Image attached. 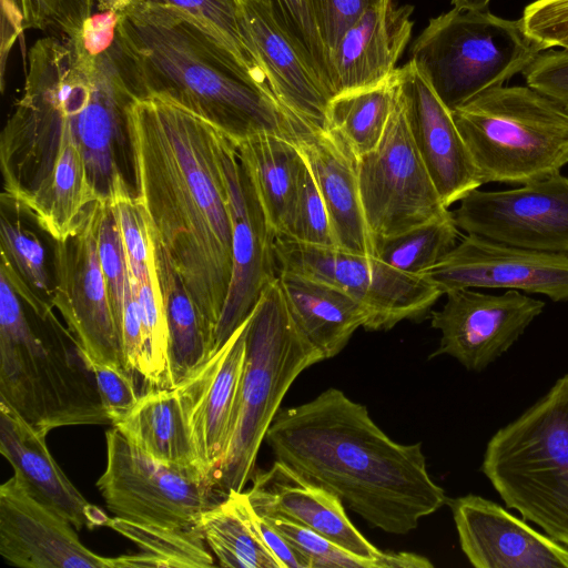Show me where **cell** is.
Masks as SVG:
<instances>
[{
  "label": "cell",
  "instance_id": "6da1fadb",
  "mask_svg": "<svg viewBox=\"0 0 568 568\" xmlns=\"http://www.w3.org/2000/svg\"><path fill=\"white\" fill-rule=\"evenodd\" d=\"M134 192L162 247L214 334L232 276L225 134L161 98L128 106Z\"/></svg>",
  "mask_w": 568,
  "mask_h": 568
},
{
  "label": "cell",
  "instance_id": "7a4b0ae2",
  "mask_svg": "<svg viewBox=\"0 0 568 568\" xmlns=\"http://www.w3.org/2000/svg\"><path fill=\"white\" fill-rule=\"evenodd\" d=\"M265 440L276 460L385 532L408 534L447 503L428 474L422 443L393 440L341 389L280 409Z\"/></svg>",
  "mask_w": 568,
  "mask_h": 568
},
{
  "label": "cell",
  "instance_id": "3957f363",
  "mask_svg": "<svg viewBox=\"0 0 568 568\" xmlns=\"http://www.w3.org/2000/svg\"><path fill=\"white\" fill-rule=\"evenodd\" d=\"M104 48L88 41L81 26L38 39L0 135L3 193L55 241L69 236L99 201L80 145L78 114Z\"/></svg>",
  "mask_w": 568,
  "mask_h": 568
},
{
  "label": "cell",
  "instance_id": "277c9868",
  "mask_svg": "<svg viewBox=\"0 0 568 568\" xmlns=\"http://www.w3.org/2000/svg\"><path fill=\"white\" fill-rule=\"evenodd\" d=\"M116 42L138 98L176 103L234 143L261 133L296 143L311 129L170 4L139 0L129 6L121 12Z\"/></svg>",
  "mask_w": 568,
  "mask_h": 568
},
{
  "label": "cell",
  "instance_id": "5b68a950",
  "mask_svg": "<svg viewBox=\"0 0 568 568\" xmlns=\"http://www.w3.org/2000/svg\"><path fill=\"white\" fill-rule=\"evenodd\" d=\"M0 400L44 435L63 426H112L77 339L53 313L30 318L2 273Z\"/></svg>",
  "mask_w": 568,
  "mask_h": 568
},
{
  "label": "cell",
  "instance_id": "8992f818",
  "mask_svg": "<svg viewBox=\"0 0 568 568\" xmlns=\"http://www.w3.org/2000/svg\"><path fill=\"white\" fill-rule=\"evenodd\" d=\"M322 361L297 327L277 276L250 314L244 367L215 490L225 496L244 490L284 396L302 372Z\"/></svg>",
  "mask_w": 568,
  "mask_h": 568
},
{
  "label": "cell",
  "instance_id": "52a82bcc",
  "mask_svg": "<svg viewBox=\"0 0 568 568\" xmlns=\"http://www.w3.org/2000/svg\"><path fill=\"white\" fill-rule=\"evenodd\" d=\"M481 471L507 508L568 546V374L491 436Z\"/></svg>",
  "mask_w": 568,
  "mask_h": 568
},
{
  "label": "cell",
  "instance_id": "ba28073f",
  "mask_svg": "<svg viewBox=\"0 0 568 568\" xmlns=\"http://www.w3.org/2000/svg\"><path fill=\"white\" fill-rule=\"evenodd\" d=\"M452 113L483 184L524 185L568 164V111L528 85L487 90Z\"/></svg>",
  "mask_w": 568,
  "mask_h": 568
},
{
  "label": "cell",
  "instance_id": "9c48e42d",
  "mask_svg": "<svg viewBox=\"0 0 568 568\" xmlns=\"http://www.w3.org/2000/svg\"><path fill=\"white\" fill-rule=\"evenodd\" d=\"M544 49L521 19L487 9L453 8L428 21L410 47L409 61L454 111L476 95L523 73Z\"/></svg>",
  "mask_w": 568,
  "mask_h": 568
},
{
  "label": "cell",
  "instance_id": "30bf717a",
  "mask_svg": "<svg viewBox=\"0 0 568 568\" xmlns=\"http://www.w3.org/2000/svg\"><path fill=\"white\" fill-rule=\"evenodd\" d=\"M280 271L329 284L359 301L369 311L366 331H387L404 320L429 311L443 293L424 276L399 271L375 255L302 243L277 235L274 242Z\"/></svg>",
  "mask_w": 568,
  "mask_h": 568
},
{
  "label": "cell",
  "instance_id": "8fae6325",
  "mask_svg": "<svg viewBox=\"0 0 568 568\" xmlns=\"http://www.w3.org/2000/svg\"><path fill=\"white\" fill-rule=\"evenodd\" d=\"M105 439L106 467L97 487L115 517L187 528L200 526L202 514L216 504L214 488L203 476L150 457L114 426Z\"/></svg>",
  "mask_w": 568,
  "mask_h": 568
},
{
  "label": "cell",
  "instance_id": "7c38bea8",
  "mask_svg": "<svg viewBox=\"0 0 568 568\" xmlns=\"http://www.w3.org/2000/svg\"><path fill=\"white\" fill-rule=\"evenodd\" d=\"M357 174L374 240L400 234L448 211L414 144L398 91L379 143L357 158Z\"/></svg>",
  "mask_w": 568,
  "mask_h": 568
},
{
  "label": "cell",
  "instance_id": "4fadbf2b",
  "mask_svg": "<svg viewBox=\"0 0 568 568\" xmlns=\"http://www.w3.org/2000/svg\"><path fill=\"white\" fill-rule=\"evenodd\" d=\"M99 220L100 201H95L69 236L53 240V306L91 366L130 369L100 263Z\"/></svg>",
  "mask_w": 568,
  "mask_h": 568
},
{
  "label": "cell",
  "instance_id": "5bb4252c",
  "mask_svg": "<svg viewBox=\"0 0 568 568\" xmlns=\"http://www.w3.org/2000/svg\"><path fill=\"white\" fill-rule=\"evenodd\" d=\"M452 213L467 234L568 254V176L560 172L511 190H473Z\"/></svg>",
  "mask_w": 568,
  "mask_h": 568
},
{
  "label": "cell",
  "instance_id": "9a60e30c",
  "mask_svg": "<svg viewBox=\"0 0 568 568\" xmlns=\"http://www.w3.org/2000/svg\"><path fill=\"white\" fill-rule=\"evenodd\" d=\"M223 168L232 221V276L215 332V351L248 317L278 276L272 230L233 141L225 136Z\"/></svg>",
  "mask_w": 568,
  "mask_h": 568
},
{
  "label": "cell",
  "instance_id": "2e32d148",
  "mask_svg": "<svg viewBox=\"0 0 568 568\" xmlns=\"http://www.w3.org/2000/svg\"><path fill=\"white\" fill-rule=\"evenodd\" d=\"M445 295L443 307L430 312V325L442 334L432 357L452 356L474 372L506 353L545 307L544 301L516 290L493 295L458 288Z\"/></svg>",
  "mask_w": 568,
  "mask_h": 568
},
{
  "label": "cell",
  "instance_id": "e0dca14e",
  "mask_svg": "<svg viewBox=\"0 0 568 568\" xmlns=\"http://www.w3.org/2000/svg\"><path fill=\"white\" fill-rule=\"evenodd\" d=\"M423 276L443 295L458 288H506L568 301V254L527 250L467 234Z\"/></svg>",
  "mask_w": 568,
  "mask_h": 568
},
{
  "label": "cell",
  "instance_id": "ac0fdd59",
  "mask_svg": "<svg viewBox=\"0 0 568 568\" xmlns=\"http://www.w3.org/2000/svg\"><path fill=\"white\" fill-rule=\"evenodd\" d=\"M64 516L33 497L13 474L0 486V555L20 568H112L88 549Z\"/></svg>",
  "mask_w": 568,
  "mask_h": 568
},
{
  "label": "cell",
  "instance_id": "d6986e66",
  "mask_svg": "<svg viewBox=\"0 0 568 568\" xmlns=\"http://www.w3.org/2000/svg\"><path fill=\"white\" fill-rule=\"evenodd\" d=\"M459 545L476 568H568V546L481 496L447 498Z\"/></svg>",
  "mask_w": 568,
  "mask_h": 568
},
{
  "label": "cell",
  "instance_id": "ffe728a7",
  "mask_svg": "<svg viewBox=\"0 0 568 568\" xmlns=\"http://www.w3.org/2000/svg\"><path fill=\"white\" fill-rule=\"evenodd\" d=\"M398 93L414 144L446 207L483 185L452 111L408 61L396 68Z\"/></svg>",
  "mask_w": 568,
  "mask_h": 568
},
{
  "label": "cell",
  "instance_id": "44dd1931",
  "mask_svg": "<svg viewBox=\"0 0 568 568\" xmlns=\"http://www.w3.org/2000/svg\"><path fill=\"white\" fill-rule=\"evenodd\" d=\"M248 320L250 315L206 362L173 387L213 488L229 442L245 361Z\"/></svg>",
  "mask_w": 568,
  "mask_h": 568
},
{
  "label": "cell",
  "instance_id": "7402d4cb",
  "mask_svg": "<svg viewBox=\"0 0 568 568\" xmlns=\"http://www.w3.org/2000/svg\"><path fill=\"white\" fill-rule=\"evenodd\" d=\"M252 480L245 493L257 514L288 519L362 557L385 556L353 525L336 495L283 463L275 460L270 469L255 473Z\"/></svg>",
  "mask_w": 568,
  "mask_h": 568
},
{
  "label": "cell",
  "instance_id": "603a6c76",
  "mask_svg": "<svg viewBox=\"0 0 568 568\" xmlns=\"http://www.w3.org/2000/svg\"><path fill=\"white\" fill-rule=\"evenodd\" d=\"M413 11L383 0L345 31L329 57L333 97L377 85L394 73L412 34Z\"/></svg>",
  "mask_w": 568,
  "mask_h": 568
},
{
  "label": "cell",
  "instance_id": "cb8c5ba5",
  "mask_svg": "<svg viewBox=\"0 0 568 568\" xmlns=\"http://www.w3.org/2000/svg\"><path fill=\"white\" fill-rule=\"evenodd\" d=\"M296 145L325 203L336 247L375 255V242L361 201L357 156L349 145L329 129H308Z\"/></svg>",
  "mask_w": 568,
  "mask_h": 568
},
{
  "label": "cell",
  "instance_id": "d4e9b609",
  "mask_svg": "<svg viewBox=\"0 0 568 568\" xmlns=\"http://www.w3.org/2000/svg\"><path fill=\"white\" fill-rule=\"evenodd\" d=\"M44 434L0 400V453L28 491L80 530L106 526L109 517L89 504L50 454Z\"/></svg>",
  "mask_w": 568,
  "mask_h": 568
},
{
  "label": "cell",
  "instance_id": "484cf974",
  "mask_svg": "<svg viewBox=\"0 0 568 568\" xmlns=\"http://www.w3.org/2000/svg\"><path fill=\"white\" fill-rule=\"evenodd\" d=\"M240 1L275 98L311 129H326L331 97L324 84L263 4Z\"/></svg>",
  "mask_w": 568,
  "mask_h": 568
},
{
  "label": "cell",
  "instance_id": "4316f807",
  "mask_svg": "<svg viewBox=\"0 0 568 568\" xmlns=\"http://www.w3.org/2000/svg\"><path fill=\"white\" fill-rule=\"evenodd\" d=\"M278 278L291 314L323 361L338 355L371 314L349 294L300 274L280 271Z\"/></svg>",
  "mask_w": 568,
  "mask_h": 568
},
{
  "label": "cell",
  "instance_id": "83f0119b",
  "mask_svg": "<svg viewBox=\"0 0 568 568\" xmlns=\"http://www.w3.org/2000/svg\"><path fill=\"white\" fill-rule=\"evenodd\" d=\"M145 219L168 323V383L170 387H174L215 352V334L202 317L146 215Z\"/></svg>",
  "mask_w": 568,
  "mask_h": 568
},
{
  "label": "cell",
  "instance_id": "f1b7e54d",
  "mask_svg": "<svg viewBox=\"0 0 568 568\" xmlns=\"http://www.w3.org/2000/svg\"><path fill=\"white\" fill-rule=\"evenodd\" d=\"M112 426L150 457L199 474L207 480L173 387L150 388Z\"/></svg>",
  "mask_w": 568,
  "mask_h": 568
},
{
  "label": "cell",
  "instance_id": "f546056e",
  "mask_svg": "<svg viewBox=\"0 0 568 568\" xmlns=\"http://www.w3.org/2000/svg\"><path fill=\"white\" fill-rule=\"evenodd\" d=\"M234 144L272 230L276 235L282 234L305 163L301 150L294 141L272 133L256 134Z\"/></svg>",
  "mask_w": 568,
  "mask_h": 568
},
{
  "label": "cell",
  "instance_id": "4dcf8cb0",
  "mask_svg": "<svg viewBox=\"0 0 568 568\" xmlns=\"http://www.w3.org/2000/svg\"><path fill=\"white\" fill-rule=\"evenodd\" d=\"M19 203L2 192L0 273L33 314L47 318L54 308L47 252L40 236L19 216Z\"/></svg>",
  "mask_w": 568,
  "mask_h": 568
},
{
  "label": "cell",
  "instance_id": "1f68e13d",
  "mask_svg": "<svg viewBox=\"0 0 568 568\" xmlns=\"http://www.w3.org/2000/svg\"><path fill=\"white\" fill-rule=\"evenodd\" d=\"M200 527L220 566L281 568L258 535L245 490L231 491L206 509Z\"/></svg>",
  "mask_w": 568,
  "mask_h": 568
},
{
  "label": "cell",
  "instance_id": "d6a6232c",
  "mask_svg": "<svg viewBox=\"0 0 568 568\" xmlns=\"http://www.w3.org/2000/svg\"><path fill=\"white\" fill-rule=\"evenodd\" d=\"M106 526L133 541L140 552L111 558L112 568H206L214 565L200 526L173 528L109 518Z\"/></svg>",
  "mask_w": 568,
  "mask_h": 568
},
{
  "label": "cell",
  "instance_id": "836d02e7",
  "mask_svg": "<svg viewBox=\"0 0 568 568\" xmlns=\"http://www.w3.org/2000/svg\"><path fill=\"white\" fill-rule=\"evenodd\" d=\"M145 1L176 8L235 60L257 87L275 97L240 0Z\"/></svg>",
  "mask_w": 568,
  "mask_h": 568
},
{
  "label": "cell",
  "instance_id": "e575fe53",
  "mask_svg": "<svg viewBox=\"0 0 568 568\" xmlns=\"http://www.w3.org/2000/svg\"><path fill=\"white\" fill-rule=\"evenodd\" d=\"M398 91L396 70L384 82L344 92L329 100L326 129L336 132L358 158L377 146Z\"/></svg>",
  "mask_w": 568,
  "mask_h": 568
},
{
  "label": "cell",
  "instance_id": "d590c367",
  "mask_svg": "<svg viewBox=\"0 0 568 568\" xmlns=\"http://www.w3.org/2000/svg\"><path fill=\"white\" fill-rule=\"evenodd\" d=\"M458 230L448 210L400 234L375 239V256L399 271L423 276L454 248Z\"/></svg>",
  "mask_w": 568,
  "mask_h": 568
},
{
  "label": "cell",
  "instance_id": "8d00e7d4",
  "mask_svg": "<svg viewBox=\"0 0 568 568\" xmlns=\"http://www.w3.org/2000/svg\"><path fill=\"white\" fill-rule=\"evenodd\" d=\"M260 515V514H258ZM263 516V515H261ZM310 562V568H429L428 558L414 552L386 551L381 559L355 555L328 538L288 519L263 516Z\"/></svg>",
  "mask_w": 568,
  "mask_h": 568
},
{
  "label": "cell",
  "instance_id": "74e56055",
  "mask_svg": "<svg viewBox=\"0 0 568 568\" xmlns=\"http://www.w3.org/2000/svg\"><path fill=\"white\" fill-rule=\"evenodd\" d=\"M263 4L333 98L328 60L306 0H251Z\"/></svg>",
  "mask_w": 568,
  "mask_h": 568
},
{
  "label": "cell",
  "instance_id": "f35d334b",
  "mask_svg": "<svg viewBox=\"0 0 568 568\" xmlns=\"http://www.w3.org/2000/svg\"><path fill=\"white\" fill-rule=\"evenodd\" d=\"M278 235L311 245L336 247L325 203L306 161L291 215Z\"/></svg>",
  "mask_w": 568,
  "mask_h": 568
},
{
  "label": "cell",
  "instance_id": "ab89813d",
  "mask_svg": "<svg viewBox=\"0 0 568 568\" xmlns=\"http://www.w3.org/2000/svg\"><path fill=\"white\" fill-rule=\"evenodd\" d=\"M98 250L119 331L128 280V263L116 213L111 201H100Z\"/></svg>",
  "mask_w": 568,
  "mask_h": 568
},
{
  "label": "cell",
  "instance_id": "60d3db41",
  "mask_svg": "<svg viewBox=\"0 0 568 568\" xmlns=\"http://www.w3.org/2000/svg\"><path fill=\"white\" fill-rule=\"evenodd\" d=\"M125 250L126 263L135 280L150 273V245L145 213L135 194L124 192L111 200Z\"/></svg>",
  "mask_w": 568,
  "mask_h": 568
},
{
  "label": "cell",
  "instance_id": "b9f144b4",
  "mask_svg": "<svg viewBox=\"0 0 568 568\" xmlns=\"http://www.w3.org/2000/svg\"><path fill=\"white\" fill-rule=\"evenodd\" d=\"M383 0H306V4L323 43L328 64L329 57L345 31L371 7ZM331 70V69H329Z\"/></svg>",
  "mask_w": 568,
  "mask_h": 568
},
{
  "label": "cell",
  "instance_id": "7bdbcfd3",
  "mask_svg": "<svg viewBox=\"0 0 568 568\" xmlns=\"http://www.w3.org/2000/svg\"><path fill=\"white\" fill-rule=\"evenodd\" d=\"M523 75L528 87L568 111V50L538 53Z\"/></svg>",
  "mask_w": 568,
  "mask_h": 568
},
{
  "label": "cell",
  "instance_id": "ee69618b",
  "mask_svg": "<svg viewBox=\"0 0 568 568\" xmlns=\"http://www.w3.org/2000/svg\"><path fill=\"white\" fill-rule=\"evenodd\" d=\"M92 0H21L26 29L77 27L91 13Z\"/></svg>",
  "mask_w": 568,
  "mask_h": 568
},
{
  "label": "cell",
  "instance_id": "f6af8a7d",
  "mask_svg": "<svg viewBox=\"0 0 568 568\" xmlns=\"http://www.w3.org/2000/svg\"><path fill=\"white\" fill-rule=\"evenodd\" d=\"M103 406L112 424L138 402L134 372L109 366H92Z\"/></svg>",
  "mask_w": 568,
  "mask_h": 568
},
{
  "label": "cell",
  "instance_id": "bcb514c9",
  "mask_svg": "<svg viewBox=\"0 0 568 568\" xmlns=\"http://www.w3.org/2000/svg\"><path fill=\"white\" fill-rule=\"evenodd\" d=\"M251 508L258 535L280 567L310 568L308 560L268 520Z\"/></svg>",
  "mask_w": 568,
  "mask_h": 568
},
{
  "label": "cell",
  "instance_id": "7dc6e473",
  "mask_svg": "<svg viewBox=\"0 0 568 568\" xmlns=\"http://www.w3.org/2000/svg\"><path fill=\"white\" fill-rule=\"evenodd\" d=\"M23 22L21 0H1L0 82L2 92L7 60L16 41L22 38Z\"/></svg>",
  "mask_w": 568,
  "mask_h": 568
},
{
  "label": "cell",
  "instance_id": "c3c4849f",
  "mask_svg": "<svg viewBox=\"0 0 568 568\" xmlns=\"http://www.w3.org/2000/svg\"><path fill=\"white\" fill-rule=\"evenodd\" d=\"M525 26L568 22V0H535L523 11Z\"/></svg>",
  "mask_w": 568,
  "mask_h": 568
},
{
  "label": "cell",
  "instance_id": "681fc988",
  "mask_svg": "<svg viewBox=\"0 0 568 568\" xmlns=\"http://www.w3.org/2000/svg\"><path fill=\"white\" fill-rule=\"evenodd\" d=\"M525 30L544 51L555 47L568 50V22L534 26Z\"/></svg>",
  "mask_w": 568,
  "mask_h": 568
},
{
  "label": "cell",
  "instance_id": "f907efd6",
  "mask_svg": "<svg viewBox=\"0 0 568 568\" xmlns=\"http://www.w3.org/2000/svg\"><path fill=\"white\" fill-rule=\"evenodd\" d=\"M138 0H95L98 11L122 12Z\"/></svg>",
  "mask_w": 568,
  "mask_h": 568
},
{
  "label": "cell",
  "instance_id": "816d5d0a",
  "mask_svg": "<svg viewBox=\"0 0 568 568\" xmlns=\"http://www.w3.org/2000/svg\"><path fill=\"white\" fill-rule=\"evenodd\" d=\"M491 0H452V6L458 9H487Z\"/></svg>",
  "mask_w": 568,
  "mask_h": 568
}]
</instances>
